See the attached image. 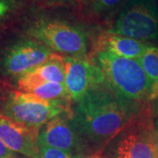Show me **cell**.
<instances>
[{
  "instance_id": "cell-1",
  "label": "cell",
  "mask_w": 158,
  "mask_h": 158,
  "mask_svg": "<svg viewBox=\"0 0 158 158\" xmlns=\"http://www.w3.org/2000/svg\"><path fill=\"white\" fill-rule=\"evenodd\" d=\"M145 107L144 102L125 98L105 82L77 102L72 119L85 148L102 152Z\"/></svg>"
},
{
  "instance_id": "cell-2",
  "label": "cell",
  "mask_w": 158,
  "mask_h": 158,
  "mask_svg": "<svg viewBox=\"0 0 158 158\" xmlns=\"http://www.w3.org/2000/svg\"><path fill=\"white\" fill-rule=\"evenodd\" d=\"M96 56L106 85L116 93L132 101L148 100L153 83L139 60L118 56L108 51H98Z\"/></svg>"
},
{
  "instance_id": "cell-3",
  "label": "cell",
  "mask_w": 158,
  "mask_h": 158,
  "mask_svg": "<svg viewBox=\"0 0 158 158\" xmlns=\"http://www.w3.org/2000/svg\"><path fill=\"white\" fill-rule=\"evenodd\" d=\"M27 34L52 50L66 56L85 58L88 40L78 26L57 18H42L29 26Z\"/></svg>"
},
{
  "instance_id": "cell-4",
  "label": "cell",
  "mask_w": 158,
  "mask_h": 158,
  "mask_svg": "<svg viewBox=\"0 0 158 158\" xmlns=\"http://www.w3.org/2000/svg\"><path fill=\"white\" fill-rule=\"evenodd\" d=\"M113 158H157L152 113L146 106L109 143Z\"/></svg>"
},
{
  "instance_id": "cell-5",
  "label": "cell",
  "mask_w": 158,
  "mask_h": 158,
  "mask_svg": "<svg viewBox=\"0 0 158 158\" xmlns=\"http://www.w3.org/2000/svg\"><path fill=\"white\" fill-rule=\"evenodd\" d=\"M67 101L45 100L29 92L14 91L4 106V115L21 124L40 128L68 108Z\"/></svg>"
},
{
  "instance_id": "cell-6",
  "label": "cell",
  "mask_w": 158,
  "mask_h": 158,
  "mask_svg": "<svg viewBox=\"0 0 158 158\" xmlns=\"http://www.w3.org/2000/svg\"><path fill=\"white\" fill-rule=\"evenodd\" d=\"M107 32L138 40L158 39V12L150 0H130Z\"/></svg>"
},
{
  "instance_id": "cell-7",
  "label": "cell",
  "mask_w": 158,
  "mask_h": 158,
  "mask_svg": "<svg viewBox=\"0 0 158 158\" xmlns=\"http://www.w3.org/2000/svg\"><path fill=\"white\" fill-rule=\"evenodd\" d=\"M53 55L49 48L34 39H21L6 48L2 68L7 75L19 77L41 65Z\"/></svg>"
},
{
  "instance_id": "cell-8",
  "label": "cell",
  "mask_w": 158,
  "mask_h": 158,
  "mask_svg": "<svg viewBox=\"0 0 158 158\" xmlns=\"http://www.w3.org/2000/svg\"><path fill=\"white\" fill-rule=\"evenodd\" d=\"M64 65L65 86L71 101L78 102L89 90L106 82L99 66L85 57L65 56Z\"/></svg>"
},
{
  "instance_id": "cell-9",
  "label": "cell",
  "mask_w": 158,
  "mask_h": 158,
  "mask_svg": "<svg viewBox=\"0 0 158 158\" xmlns=\"http://www.w3.org/2000/svg\"><path fill=\"white\" fill-rule=\"evenodd\" d=\"M38 145L58 148L74 156L85 154V149L73 119L62 114L51 118L40 127Z\"/></svg>"
},
{
  "instance_id": "cell-10",
  "label": "cell",
  "mask_w": 158,
  "mask_h": 158,
  "mask_svg": "<svg viewBox=\"0 0 158 158\" xmlns=\"http://www.w3.org/2000/svg\"><path fill=\"white\" fill-rule=\"evenodd\" d=\"M40 129L21 124L0 113V140L13 152L28 158H40Z\"/></svg>"
},
{
  "instance_id": "cell-11",
  "label": "cell",
  "mask_w": 158,
  "mask_h": 158,
  "mask_svg": "<svg viewBox=\"0 0 158 158\" xmlns=\"http://www.w3.org/2000/svg\"><path fill=\"white\" fill-rule=\"evenodd\" d=\"M144 41L105 32L97 40V50L108 51L116 56L139 60L149 47Z\"/></svg>"
},
{
  "instance_id": "cell-12",
  "label": "cell",
  "mask_w": 158,
  "mask_h": 158,
  "mask_svg": "<svg viewBox=\"0 0 158 158\" xmlns=\"http://www.w3.org/2000/svg\"><path fill=\"white\" fill-rule=\"evenodd\" d=\"M18 85L19 90L32 93L45 100L71 101L65 85L39 80L29 74L20 77Z\"/></svg>"
},
{
  "instance_id": "cell-13",
  "label": "cell",
  "mask_w": 158,
  "mask_h": 158,
  "mask_svg": "<svg viewBox=\"0 0 158 158\" xmlns=\"http://www.w3.org/2000/svg\"><path fill=\"white\" fill-rule=\"evenodd\" d=\"M64 58L62 55L53 53L44 63L27 74L39 80L65 85Z\"/></svg>"
},
{
  "instance_id": "cell-14",
  "label": "cell",
  "mask_w": 158,
  "mask_h": 158,
  "mask_svg": "<svg viewBox=\"0 0 158 158\" xmlns=\"http://www.w3.org/2000/svg\"><path fill=\"white\" fill-rule=\"evenodd\" d=\"M129 0H85V11L90 17L99 18L112 13L120 6H126Z\"/></svg>"
},
{
  "instance_id": "cell-15",
  "label": "cell",
  "mask_w": 158,
  "mask_h": 158,
  "mask_svg": "<svg viewBox=\"0 0 158 158\" xmlns=\"http://www.w3.org/2000/svg\"><path fill=\"white\" fill-rule=\"evenodd\" d=\"M143 69L152 83L158 81V48L150 45L139 59Z\"/></svg>"
},
{
  "instance_id": "cell-16",
  "label": "cell",
  "mask_w": 158,
  "mask_h": 158,
  "mask_svg": "<svg viewBox=\"0 0 158 158\" xmlns=\"http://www.w3.org/2000/svg\"><path fill=\"white\" fill-rule=\"evenodd\" d=\"M38 148L40 158H75L73 154L58 148L48 147L44 145H38Z\"/></svg>"
},
{
  "instance_id": "cell-17",
  "label": "cell",
  "mask_w": 158,
  "mask_h": 158,
  "mask_svg": "<svg viewBox=\"0 0 158 158\" xmlns=\"http://www.w3.org/2000/svg\"><path fill=\"white\" fill-rule=\"evenodd\" d=\"M12 7V0H0V20L10 13Z\"/></svg>"
},
{
  "instance_id": "cell-18",
  "label": "cell",
  "mask_w": 158,
  "mask_h": 158,
  "mask_svg": "<svg viewBox=\"0 0 158 158\" xmlns=\"http://www.w3.org/2000/svg\"><path fill=\"white\" fill-rule=\"evenodd\" d=\"M11 155H13V151H11L9 148L6 147L5 143L0 140V158H5Z\"/></svg>"
},
{
  "instance_id": "cell-19",
  "label": "cell",
  "mask_w": 158,
  "mask_h": 158,
  "mask_svg": "<svg viewBox=\"0 0 158 158\" xmlns=\"http://www.w3.org/2000/svg\"><path fill=\"white\" fill-rule=\"evenodd\" d=\"M155 99H158V81L153 84L148 96V100H155Z\"/></svg>"
},
{
  "instance_id": "cell-20",
  "label": "cell",
  "mask_w": 158,
  "mask_h": 158,
  "mask_svg": "<svg viewBox=\"0 0 158 158\" xmlns=\"http://www.w3.org/2000/svg\"><path fill=\"white\" fill-rule=\"evenodd\" d=\"M75 158H104L101 152H94L91 154H79L75 156Z\"/></svg>"
},
{
  "instance_id": "cell-21",
  "label": "cell",
  "mask_w": 158,
  "mask_h": 158,
  "mask_svg": "<svg viewBox=\"0 0 158 158\" xmlns=\"http://www.w3.org/2000/svg\"><path fill=\"white\" fill-rule=\"evenodd\" d=\"M155 141H156V156L158 158V122L155 125Z\"/></svg>"
},
{
  "instance_id": "cell-22",
  "label": "cell",
  "mask_w": 158,
  "mask_h": 158,
  "mask_svg": "<svg viewBox=\"0 0 158 158\" xmlns=\"http://www.w3.org/2000/svg\"><path fill=\"white\" fill-rule=\"evenodd\" d=\"M5 158H20V157H18L16 156H14V155H11V156H6Z\"/></svg>"
},
{
  "instance_id": "cell-23",
  "label": "cell",
  "mask_w": 158,
  "mask_h": 158,
  "mask_svg": "<svg viewBox=\"0 0 158 158\" xmlns=\"http://www.w3.org/2000/svg\"><path fill=\"white\" fill-rule=\"evenodd\" d=\"M156 114L158 115V107H157V111H156Z\"/></svg>"
},
{
  "instance_id": "cell-24",
  "label": "cell",
  "mask_w": 158,
  "mask_h": 158,
  "mask_svg": "<svg viewBox=\"0 0 158 158\" xmlns=\"http://www.w3.org/2000/svg\"><path fill=\"white\" fill-rule=\"evenodd\" d=\"M56 1H59V0H56Z\"/></svg>"
}]
</instances>
